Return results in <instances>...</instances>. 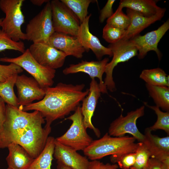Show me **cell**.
<instances>
[{"mask_svg":"<svg viewBox=\"0 0 169 169\" xmlns=\"http://www.w3.org/2000/svg\"><path fill=\"white\" fill-rule=\"evenodd\" d=\"M84 84L74 85L62 82L45 89V95L38 102L23 106L22 110L39 111L51 125L55 120L62 119L74 111L80 102L88 95L89 89L84 90Z\"/></svg>","mask_w":169,"mask_h":169,"instance_id":"1","label":"cell"},{"mask_svg":"<svg viewBox=\"0 0 169 169\" xmlns=\"http://www.w3.org/2000/svg\"><path fill=\"white\" fill-rule=\"evenodd\" d=\"M45 122L44 118L38 110L28 112L6 104L5 120L0 132V148H7L26 129L42 126Z\"/></svg>","mask_w":169,"mask_h":169,"instance_id":"2","label":"cell"},{"mask_svg":"<svg viewBox=\"0 0 169 169\" xmlns=\"http://www.w3.org/2000/svg\"><path fill=\"white\" fill-rule=\"evenodd\" d=\"M133 136L112 137L106 133L100 139L93 140L84 150V154L93 161L117 154L135 152L138 146Z\"/></svg>","mask_w":169,"mask_h":169,"instance_id":"3","label":"cell"},{"mask_svg":"<svg viewBox=\"0 0 169 169\" xmlns=\"http://www.w3.org/2000/svg\"><path fill=\"white\" fill-rule=\"evenodd\" d=\"M24 0H0V9L5 13L0 26L2 30L13 40L18 42L26 40L21 29L24 23L22 11Z\"/></svg>","mask_w":169,"mask_h":169,"instance_id":"4","label":"cell"},{"mask_svg":"<svg viewBox=\"0 0 169 169\" xmlns=\"http://www.w3.org/2000/svg\"><path fill=\"white\" fill-rule=\"evenodd\" d=\"M0 61L13 63L19 66L30 74L44 89L51 87L54 83L56 70L39 64L33 57L28 48L17 57L1 58Z\"/></svg>","mask_w":169,"mask_h":169,"instance_id":"5","label":"cell"},{"mask_svg":"<svg viewBox=\"0 0 169 169\" xmlns=\"http://www.w3.org/2000/svg\"><path fill=\"white\" fill-rule=\"evenodd\" d=\"M66 119L72 121L71 126L64 134L55 138V140L76 151H83L93 140L87 132L81 107L79 105L74 113Z\"/></svg>","mask_w":169,"mask_h":169,"instance_id":"6","label":"cell"},{"mask_svg":"<svg viewBox=\"0 0 169 169\" xmlns=\"http://www.w3.org/2000/svg\"><path fill=\"white\" fill-rule=\"evenodd\" d=\"M55 32L49 0L42 10L29 21L24 33L26 40L33 43L47 44L50 37Z\"/></svg>","mask_w":169,"mask_h":169,"instance_id":"7","label":"cell"},{"mask_svg":"<svg viewBox=\"0 0 169 169\" xmlns=\"http://www.w3.org/2000/svg\"><path fill=\"white\" fill-rule=\"evenodd\" d=\"M107 47L111 50L113 58L106 65L105 72L106 76L104 82L107 90L113 92L116 90L113 77L114 68L118 64L128 61L137 55L138 52L136 48L130 40L122 39L116 43L110 44Z\"/></svg>","mask_w":169,"mask_h":169,"instance_id":"8","label":"cell"},{"mask_svg":"<svg viewBox=\"0 0 169 169\" xmlns=\"http://www.w3.org/2000/svg\"><path fill=\"white\" fill-rule=\"evenodd\" d=\"M50 4L55 32L77 37L81 23L77 16L60 0H52Z\"/></svg>","mask_w":169,"mask_h":169,"instance_id":"9","label":"cell"},{"mask_svg":"<svg viewBox=\"0 0 169 169\" xmlns=\"http://www.w3.org/2000/svg\"><path fill=\"white\" fill-rule=\"evenodd\" d=\"M51 131V125H45L26 129L12 143L17 144L24 148L33 159L43 150L49 135Z\"/></svg>","mask_w":169,"mask_h":169,"instance_id":"10","label":"cell"},{"mask_svg":"<svg viewBox=\"0 0 169 169\" xmlns=\"http://www.w3.org/2000/svg\"><path fill=\"white\" fill-rule=\"evenodd\" d=\"M145 106H142L135 110L127 113L125 116L121 114L110 124L108 133L111 136L121 137L128 133L132 135L139 142H143L144 134L138 130L136 125L138 118L144 114Z\"/></svg>","mask_w":169,"mask_h":169,"instance_id":"11","label":"cell"},{"mask_svg":"<svg viewBox=\"0 0 169 169\" xmlns=\"http://www.w3.org/2000/svg\"><path fill=\"white\" fill-rule=\"evenodd\" d=\"M15 85L17 90V100L19 108L32 103L35 100H42L45 95V89L40 86L33 77L25 74L18 75Z\"/></svg>","mask_w":169,"mask_h":169,"instance_id":"12","label":"cell"},{"mask_svg":"<svg viewBox=\"0 0 169 169\" xmlns=\"http://www.w3.org/2000/svg\"><path fill=\"white\" fill-rule=\"evenodd\" d=\"M28 49L39 64L55 70L63 66L67 56L64 52L47 44L33 43Z\"/></svg>","mask_w":169,"mask_h":169,"instance_id":"13","label":"cell"},{"mask_svg":"<svg viewBox=\"0 0 169 169\" xmlns=\"http://www.w3.org/2000/svg\"><path fill=\"white\" fill-rule=\"evenodd\" d=\"M169 29V20L164 23L157 29L149 32L143 35H138L130 40L136 48L138 57L143 59L150 51L156 53L158 59L160 60L162 54L158 48V43Z\"/></svg>","mask_w":169,"mask_h":169,"instance_id":"14","label":"cell"},{"mask_svg":"<svg viewBox=\"0 0 169 169\" xmlns=\"http://www.w3.org/2000/svg\"><path fill=\"white\" fill-rule=\"evenodd\" d=\"M109 61L107 58L98 61L82 60L78 64L69 65L63 69V73L65 75H68L82 72L88 74L91 78H97L100 81L99 85L101 93H107V90L104 85L102 76Z\"/></svg>","mask_w":169,"mask_h":169,"instance_id":"15","label":"cell"},{"mask_svg":"<svg viewBox=\"0 0 169 169\" xmlns=\"http://www.w3.org/2000/svg\"><path fill=\"white\" fill-rule=\"evenodd\" d=\"M91 15L90 14L87 16L80 24L77 37L86 51L91 49L99 60L105 55L111 57L113 54L111 50L103 45L99 38L90 32L89 22Z\"/></svg>","mask_w":169,"mask_h":169,"instance_id":"16","label":"cell"},{"mask_svg":"<svg viewBox=\"0 0 169 169\" xmlns=\"http://www.w3.org/2000/svg\"><path fill=\"white\" fill-rule=\"evenodd\" d=\"M88 95L83 99L81 111L85 128L92 130L95 135L100 136V130L95 127L92 122V118L101 93L99 84L94 78H91Z\"/></svg>","mask_w":169,"mask_h":169,"instance_id":"17","label":"cell"},{"mask_svg":"<svg viewBox=\"0 0 169 169\" xmlns=\"http://www.w3.org/2000/svg\"><path fill=\"white\" fill-rule=\"evenodd\" d=\"M47 44L64 53L81 59L86 51L77 37L55 32L50 37Z\"/></svg>","mask_w":169,"mask_h":169,"instance_id":"18","label":"cell"},{"mask_svg":"<svg viewBox=\"0 0 169 169\" xmlns=\"http://www.w3.org/2000/svg\"><path fill=\"white\" fill-rule=\"evenodd\" d=\"M57 162L72 169H88L90 162L86 156L55 140L53 155Z\"/></svg>","mask_w":169,"mask_h":169,"instance_id":"19","label":"cell"},{"mask_svg":"<svg viewBox=\"0 0 169 169\" xmlns=\"http://www.w3.org/2000/svg\"><path fill=\"white\" fill-rule=\"evenodd\" d=\"M143 143L151 157L154 158L169 167V136L160 137L152 134L148 127L145 131Z\"/></svg>","mask_w":169,"mask_h":169,"instance_id":"20","label":"cell"},{"mask_svg":"<svg viewBox=\"0 0 169 169\" xmlns=\"http://www.w3.org/2000/svg\"><path fill=\"white\" fill-rule=\"evenodd\" d=\"M166 10L165 8H163L160 12L149 17L144 16L138 12L127 8V15L130 18V24L122 39L130 40L139 35L145 28L156 21L161 20L164 16Z\"/></svg>","mask_w":169,"mask_h":169,"instance_id":"21","label":"cell"},{"mask_svg":"<svg viewBox=\"0 0 169 169\" xmlns=\"http://www.w3.org/2000/svg\"><path fill=\"white\" fill-rule=\"evenodd\" d=\"M6 158L8 167L11 169H27L34 160L25 150L18 144L11 143L7 147Z\"/></svg>","mask_w":169,"mask_h":169,"instance_id":"22","label":"cell"},{"mask_svg":"<svg viewBox=\"0 0 169 169\" xmlns=\"http://www.w3.org/2000/svg\"><path fill=\"white\" fill-rule=\"evenodd\" d=\"M153 0H121L119 6L138 12L146 17H152L161 11L163 8L156 5Z\"/></svg>","mask_w":169,"mask_h":169,"instance_id":"23","label":"cell"},{"mask_svg":"<svg viewBox=\"0 0 169 169\" xmlns=\"http://www.w3.org/2000/svg\"><path fill=\"white\" fill-rule=\"evenodd\" d=\"M55 141L53 137L49 136L43 150L27 169H51Z\"/></svg>","mask_w":169,"mask_h":169,"instance_id":"24","label":"cell"},{"mask_svg":"<svg viewBox=\"0 0 169 169\" xmlns=\"http://www.w3.org/2000/svg\"><path fill=\"white\" fill-rule=\"evenodd\" d=\"M140 77L146 84L154 86H169V77L160 68L143 70Z\"/></svg>","mask_w":169,"mask_h":169,"instance_id":"25","label":"cell"},{"mask_svg":"<svg viewBox=\"0 0 169 169\" xmlns=\"http://www.w3.org/2000/svg\"><path fill=\"white\" fill-rule=\"evenodd\" d=\"M149 95L156 106L166 111L169 110V88L166 86L146 84Z\"/></svg>","mask_w":169,"mask_h":169,"instance_id":"26","label":"cell"},{"mask_svg":"<svg viewBox=\"0 0 169 169\" xmlns=\"http://www.w3.org/2000/svg\"><path fill=\"white\" fill-rule=\"evenodd\" d=\"M15 74L4 82L0 83V97L7 104L19 108L17 98L14 91V87L17 76Z\"/></svg>","mask_w":169,"mask_h":169,"instance_id":"27","label":"cell"},{"mask_svg":"<svg viewBox=\"0 0 169 169\" xmlns=\"http://www.w3.org/2000/svg\"><path fill=\"white\" fill-rule=\"evenodd\" d=\"M77 16L80 23L87 17L88 9L92 0H61Z\"/></svg>","mask_w":169,"mask_h":169,"instance_id":"28","label":"cell"},{"mask_svg":"<svg viewBox=\"0 0 169 169\" xmlns=\"http://www.w3.org/2000/svg\"><path fill=\"white\" fill-rule=\"evenodd\" d=\"M145 105L151 109L155 111L157 116L156 122L152 126L148 127L151 131L160 129L164 131L168 135L169 134V112H163L156 106H150L147 103L144 102Z\"/></svg>","mask_w":169,"mask_h":169,"instance_id":"29","label":"cell"},{"mask_svg":"<svg viewBox=\"0 0 169 169\" xmlns=\"http://www.w3.org/2000/svg\"><path fill=\"white\" fill-rule=\"evenodd\" d=\"M122 8L119 6L115 12L107 19L106 24L126 30L129 26L130 19L127 15L123 13Z\"/></svg>","mask_w":169,"mask_h":169,"instance_id":"30","label":"cell"},{"mask_svg":"<svg viewBox=\"0 0 169 169\" xmlns=\"http://www.w3.org/2000/svg\"><path fill=\"white\" fill-rule=\"evenodd\" d=\"M6 50H12L23 53L26 49L23 42L21 41L18 42L13 41L0 29V52Z\"/></svg>","mask_w":169,"mask_h":169,"instance_id":"31","label":"cell"},{"mask_svg":"<svg viewBox=\"0 0 169 169\" xmlns=\"http://www.w3.org/2000/svg\"><path fill=\"white\" fill-rule=\"evenodd\" d=\"M138 146L135 151L136 158L135 163L130 169H143L147 165L151 156L150 152L144 144L138 143Z\"/></svg>","mask_w":169,"mask_h":169,"instance_id":"32","label":"cell"},{"mask_svg":"<svg viewBox=\"0 0 169 169\" xmlns=\"http://www.w3.org/2000/svg\"><path fill=\"white\" fill-rule=\"evenodd\" d=\"M136 158V153L132 152L111 155L110 161L113 163H117L121 169H130L134 164Z\"/></svg>","mask_w":169,"mask_h":169,"instance_id":"33","label":"cell"},{"mask_svg":"<svg viewBox=\"0 0 169 169\" xmlns=\"http://www.w3.org/2000/svg\"><path fill=\"white\" fill-rule=\"evenodd\" d=\"M125 31L106 24L103 28L102 37L110 44L115 43L122 39Z\"/></svg>","mask_w":169,"mask_h":169,"instance_id":"34","label":"cell"},{"mask_svg":"<svg viewBox=\"0 0 169 169\" xmlns=\"http://www.w3.org/2000/svg\"><path fill=\"white\" fill-rule=\"evenodd\" d=\"M23 71L21 67L14 63L8 65L0 64V83L5 82L12 75L18 74Z\"/></svg>","mask_w":169,"mask_h":169,"instance_id":"35","label":"cell"},{"mask_svg":"<svg viewBox=\"0 0 169 169\" xmlns=\"http://www.w3.org/2000/svg\"><path fill=\"white\" fill-rule=\"evenodd\" d=\"M115 0H108L104 7L100 12L99 21L103 23L106 18H109L113 14V5L115 2Z\"/></svg>","mask_w":169,"mask_h":169,"instance_id":"36","label":"cell"},{"mask_svg":"<svg viewBox=\"0 0 169 169\" xmlns=\"http://www.w3.org/2000/svg\"><path fill=\"white\" fill-rule=\"evenodd\" d=\"M119 167L117 164H104L98 160L90 162L88 169H117Z\"/></svg>","mask_w":169,"mask_h":169,"instance_id":"37","label":"cell"},{"mask_svg":"<svg viewBox=\"0 0 169 169\" xmlns=\"http://www.w3.org/2000/svg\"><path fill=\"white\" fill-rule=\"evenodd\" d=\"M149 169H169L161 162L156 159L150 157L147 163Z\"/></svg>","mask_w":169,"mask_h":169,"instance_id":"38","label":"cell"},{"mask_svg":"<svg viewBox=\"0 0 169 169\" xmlns=\"http://www.w3.org/2000/svg\"><path fill=\"white\" fill-rule=\"evenodd\" d=\"M4 100L0 97V132L1 131L6 115V105Z\"/></svg>","mask_w":169,"mask_h":169,"instance_id":"39","label":"cell"},{"mask_svg":"<svg viewBox=\"0 0 169 169\" xmlns=\"http://www.w3.org/2000/svg\"><path fill=\"white\" fill-rule=\"evenodd\" d=\"M48 0H31L30 2L34 5L40 6L44 3H47Z\"/></svg>","mask_w":169,"mask_h":169,"instance_id":"40","label":"cell"},{"mask_svg":"<svg viewBox=\"0 0 169 169\" xmlns=\"http://www.w3.org/2000/svg\"><path fill=\"white\" fill-rule=\"evenodd\" d=\"M57 169H72V168L65 166L60 163L57 162Z\"/></svg>","mask_w":169,"mask_h":169,"instance_id":"41","label":"cell"},{"mask_svg":"<svg viewBox=\"0 0 169 169\" xmlns=\"http://www.w3.org/2000/svg\"><path fill=\"white\" fill-rule=\"evenodd\" d=\"M143 169H149V167L147 165H147Z\"/></svg>","mask_w":169,"mask_h":169,"instance_id":"42","label":"cell"},{"mask_svg":"<svg viewBox=\"0 0 169 169\" xmlns=\"http://www.w3.org/2000/svg\"><path fill=\"white\" fill-rule=\"evenodd\" d=\"M3 19V18H0V26H1V23L2 22V21Z\"/></svg>","mask_w":169,"mask_h":169,"instance_id":"43","label":"cell"},{"mask_svg":"<svg viewBox=\"0 0 169 169\" xmlns=\"http://www.w3.org/2000/svg\"><path fill=\"white\" fill-rule=\"evenodd\" d=\"M7 169H11V168H9V167H8V168H7Z\"/></svg>","mask_w":169,"mask_h":169,"instance_id":"44","label":"cell"}]
</instances>
